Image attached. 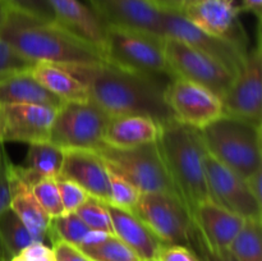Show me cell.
Segmentation results:
<instances>
[{"instance_id":"cell-1","label":"cell","mask_w":262,"mask_h":261,"mask_svg":"<svg viewBox=\"0 0 262 261\" xmlns=\"http://www.w3.org/2000/svg\"><path fill=\"white\" fill-rule=\"evenodd\" d=\"M61 67L87 87L90 101L109 117L146 115L160 125L174 119L165 102V87L170 79L127 71L106 61Z\"/></svg>"},{"instance_id":"cell-2","label":"cell","mask_w":262,"mask_h":261,"mask_svg":"<svg viewBox=\"0 0 262 261\" xmlns=\"http://www.w3.org/2000/svg\"><path fill=\"white\" fill-rule=\"evenodd\" d=\"M0 38L27 60L58 66L104 61L96 46L58 22H46L13 9H4Z\"/></svg>"},{"instance_id":"cell-3","label":"cell","mask_w":262,"mask_h":261,"mask_svg":"<svg viewBox=\"0 0 262 261\" xmlns=\"http://www.w3.org/2000/svg\"><path fill=\"white\" fill-rule=\"evenodd\" d=\"M171 182L189 211L211 199L205 174V150L199 129L173 119L160 125L156 140Z\"/></svg>"},{"instance_id":"cell-4","label":"cell","mask_w":262,"mask_h":261,"mask_svg":"<svg viewBox=\"0 0 262 261\" xmlns=\"http://www.w3.org/2000/svg\"><path fill=\"white\" fill-rule=\"evenodd\" d=\"M199 133L206 153L245 181L262 168L261 124L223 114Z\"/></svg>"},{"instance_id":"cell-5","label":"cell","mask_w":262,"mask_h":261,"mask_svg":"<svg viewBox=\"0 0 262 261\" xmlns=\"http://www.w3.org/2000/svg\"><path fill=\"white\" fill-rule=\"evenodd\" d=\"M102 58L127 71L171 78L165 56V37L145 31L106 26Z\"/></svg>"},{"instance_id":"cell-6","label":"cell","mask_w":262,"mask_h":261,"mask_svg":"<svg viewBox=\"0 0 262 261\" xmlns=\"http://www.w3.org/2000/svg\"><path fill=\"white\" fill-rule=\"evenodd\" d=\"M96 153L110 169L124 177L141 192H163L179 196L156 141L132 148L104 146Z\"/></svg>"},{"instance_id":"cell-7","label":"cell","mask_w":262,"mask_h":261,"mask_svg":"<svg viewBox=\"0 0 262 261\" xmlns=\"http://www.w3.org/2000/svg\"><path fill=\"white\" fill-rule=\"evenodd\" d=\"M109 119L92 101L63 102L55 112L49 142L63 150L99 151L105 146Z\"/></svg>"},{"instance_id":"cell-8","label":"cell","mask_w":262,"mask_h":261,"mask_svg":"<svg viewBox=\"0 0 262 261\" xmlns=\"http://www.w3.org/2000/svg\"><path fill=\"white\" fill-rule=\"evenodd\" d=\"M135 212L161 243L191 247L196 227L181 197L163 192H142Z\"/></svg>"},{"instance_id":"cell-9","label":"cell","mask_w":262,"mask_h":261,"mask_svg":"<svg viewBox=\"0 0 262 261\" xmlns=\"http://www.w3.org/2000/svg\"><path fill=\"white\" fill-rule=\"evenodd\" d=\"M165 56L170 77L206 87L222 100L234 81L235 76L227 67L176 38L165 37Z\"/></svg>"},{"instance_id":"cell-10","label":"cell","mask_w":262,"mask_h":261,"mask_svg":"<svg viewBox=\"0 0 262 261\" xmlns=\"http://www.w3.org/2000/svg\"><path fill=\"white\" fill-rule=\"evenodd\" d=\"M224 114L242 118L261 124L262 118V54L261 25L257 26V40L248 50L245 64L234 77L229 90L223 97Z\"/></svg>"},{"instance_id":"cell-11","label":"cell","mask_w":262,"mask_h":261,"mask_svg":"<svg viewBox=\"0 0 262 261\" xmlns=\"http://www.w3.org/2000/svg\"><path fill=\"white\" fill-rule=\"evenodd\" d=\"M165 102L174 119L201 129L224 114L217 95L194 82L171 77L165 87Z\"/></svg>"},{"instance_id":"cell-12","label":"cell","mask_w":262,"mask_h":261,"mask_svg":"<svg viewBox=\"0 0 262 261\" xmlns=\"http://www.w3.org/2000/svg\"><path fill=\"white\" fill-rule=\"evenodd\" d=\"M163 32L165 37L182 41L202 53L214 58L237 76L245 64L248 50H243L235 44L210 35L189 22L182 13L161 10Z\"/></svg>"},{"instance_id":"cell-13","label":"cell","mask_w":262,"mask_h":261,"mask_svg":"<svg viewBox=\"0 0 262 261\" xmlns=\"http://www.w3.org/2000/svg\"><path fill=\"white\" fill-rule=\"evenodd\" d=\"M205 174L214 201L243 219H261V202L251 192L247 182L205 153Z\"/></svg>"},{"instance_id":"cell-14","label":"cell","mask_w":262,"mask_h":261,"mask_svg":"<svg viewBox=\"0 0 262 261\" xmlns=\"http://www.w3.org/2000/svg\"><path fill=\"white\" fill-rule=\"evenodd\" d=\"M55 112L42 105H0V141L28 145L49 142Z\"/></svg>"},{"instance_id":"cell-15","label":"cell","mask_w":262,"mask_h":261,"mask_svg":"<svg viewBox=\"0 0 262 261\" xmlns=\"http://www.w3.org/2000/svg\"><path fill=\"white\" fill-rule=\"evenodd\" d=\"M239 13L235 0H199L186 5L182 14L205 32L248 50V37L238 18Z\"/></svg>"},{"instance_id":"cell-16","label":"cell","mask_w":262,"mask_h":261,"mask_svg":"<svg viewBox=\"0 0 262 261\" xmlns=\"http://www.w3.org/2000/svg\"><path fill=\"white\" fill-rule=\"evenodd\" d=\"M105 26L133 28L165 37L161 10L147 0H86Z\"/></svg>"},{"instance_id":"cell-17","label":"cell","mask_w":262,"mask_h":261,"mask_svg":"<svg viewBox=\"0 0 262 261\" xmlns=\"http://www.w3.org/2000/svg\"><path fill=\"white\" fill-rule=\"evenodd\" d=\"M59 177L78 184L89 196L110 204L109 168L96 151L64 150Z\"/></svg>"},{"instance_id":"cell-18","label":"cell","mask_w":262,"mask_h":261,"mask_svg":"<svg viewBox=\"0 0 262 261\" xmlns=\"http://www.w3.org/2000/svg\"><path fill=\"white\" fill-rule=\"evenodd\" d=\"M192 217L197 235L212 251L228 250L245 223L243 217L212 199L197 205L192 211Z\"/></svg>"},{"instance_id":"cell-19","label":"cell","mask_w":262,"mask_h":261,"mask_svg":"<svg viewBox=\"0 0 262 261\" xmlns=\"http://www.w3.org/2000/svg\"><path fill=\"white\" fill-rule=\"evenodd\" d=\"M42 105L58 110L63 101L46 90L30 69L0 72V105Z\"/></svg>"},{"instance_id":"cell-20","label":"cell","mask_w":262,"mask_h":261,"mask_svg":"<svg viewBox=\"0 0 262 261\" xmlns=\"http://www.w3.org/2000/svg\"><path fill=\"white\" fill-rule=\"evenodd\" d=\"M9 207L25 223L35 240L46 245V242L49 241L51 217L38 204L32 188L15 174L14 169H13V163H10L9 166Z\"/></svg>"},{"instance_id":"cell-21","label":"cell","mask_w":262,"mask_h":261,"mask_svg":"<svg viewBox=\"0 0 262 261\" xmlns=\"http://www.w3.org/2000/svg\"><path fill=\"white\" fill-rule=\"evenodd\" d=\"M58 23L96 46L102 55L106 26L81 0H48Z\"/></svg>"},{"instance_id":"cell-22","label":"cell","mask_w":262,"mask_h":261,"mask_svg":"<svg viewBox=\"0 0 262 261\" xmlns=\"http://www.w3.org/2000/svg\"><path fill=\"white\" fill-rule=\"evenodd\" d=\"M114 234L125 243L141 260H155L163 243L132 211L106 204Z\"/></svg>"},{"instance_id":"cell-23","label":"cell","mask_w":262,"mask_h":261,"mask_svg":"<svg viewBox=\"0 0 262 261\" xmlns=\"http://www.w3.org/2000/svg\"><path fill=\"white\" fill-rule=\"evenodd\" d=\"M160 124L146 115L110 117L104 135L105 146L115 148H132L155 142Z\"/></svg>"},{"instance_id":"cell-24","label":"cell","mask_w":262,"mask_h":261,"mask_svg":"<svg viewBox=\"0 0 262 261\" xmlns=\"http://www.w3.org/2000/svg\"><path fill=\"white\" fill-rule=\"evenodd\" d=\"M63 148L53 145L51 142L32 143L28 147L25 164H13V169L26 184L32 187L41 179L58 178L63 165Z\"/></svg>"},{"instance_id":"cell-25","label":"cell","mask_w":262,"mask_h":261,"mask_svg":"<svg viewBox=\"0 0 262 261\" xmlns=\"http://www.w3.org/2000/svg\"><path fill=\"white\" fill-rule=\"evenodd\" d=\"M30 72L46 90L63 102L90 101L87 87L64 67L38 61L30 68Z\"/></svg>"},{"instance_id":"cell-26","label":"cell","mask_w":262,"mask_h":261,"mask_svg":"<svg viewBox=\"0 0 262 261\" xmlns=\"http://www.w3.org/2000/svg\"><path fill=\"white\" fill-rule=\"evenodd\" d=\"M78 248L90 261H142L115 234L96 232Z\"/></svg>"},{"instance_id":"cell-27","label":"cell","mask_w":262,"mask_h":261,"mask_svg":"<svg viewBox=\"0 0 262 261\" xmlns=\"http://www.w3.org/2000/svg\"><path fill=\"white\" fill-rule=\"evenodd\" d=\"M36 242L25 223L9 206L0 212V246L10 258Z\"/></svg>"},{"instance_id":"cell-28","label":"cell","mask_w":262,"mask_h":261,"mask_svg":"<svg viewBox=\"0 0 262 261\" xmlns=\"http://www.w3.org/2000/svg\"><path fill=\"white\" fill-rule=\"evenodd\" d=\"M228 250L238 261H262L261 219H245Z\"/></svg>"},{"instance_id":"cell-29","label":"cell","mask_w":262,"mask_h":261,"mask_svg":"<svg viewBox=\"0 0 262 261\" xmlns=\"http://www.w3.org/2000/svg\"><path fill=\"white\" fill-rule=\"evenodd\" d=\"M96 232L90 229L76 212H66L58 217H51L49 241H64V242L81 247L89 242Z\"/></svg>"},{"instance_id":"cell-30","label":"cell","mask_w":262,"mask_h":261,"mask_svg":"<svg viewBox=\"0 0 262 261\" xmlns=\"http://www.w3.org/2000/svg\"><path fill=\"white\" fill-rule=\"evenodd\" d=\"M82 222L94 232H101L105 234H114L112 217L105 202L89 196L86 201L76 210Z\"/></svg>"},{"instance_id":"cell-31","label":"cell","mask_w":262,"mask_h":261,"mask_svg":"<svg viewBox=\"0 0 262 261\" xmlns=\"http://www.w3.org/2000/svg\"><path fill=\"white\" fill-rule=\"evenodd\" d=\"M109 168V166H107ZM110 181V204L119 209L133 211L142 192L136 188L130 182L119 173L109 168Z\"/></svg>"},{"instance_id":"cell-32","label":"cell","mask_w":262,"mask_h":261,"mask_svg":"<svg viewBox=\"0 0 262 261\" xmlns=\"http://www.w3.org/2000/svg\"><path fill=\"white\" fill-rule=\"evenodd\" d=\"M31 188H32L35 197L37 199L38 204L42 206V209L45 210L49 216L58 217L66 214L55 179H41L40 182L33 184Z\"/></svg>"},{"instance_id":"cell-33","label":"cell","mask_w":262,"mask_h":261,"mask_svg":"<svg viewBox=\"0 0 262 261\" xmlns=\"http://www.w3.org/2000/svg\"><path fill=\"white\" fill-rule=\"evenodd\" d=\"M4 9H13L46 22H58L48 0H0Z\"/></svg>"},{"instance_id":"cell-34","label":"cell","mask_w":262,"mask_h":261,"mask_svg":"<svg viewBox=\"0 0 262 261\" xmlns=\"http://www.w3.org/2000/svg\"><path fill=\"white\" fill-rule=\"evenodd\" d=\"M55 181L66 212H74L89 197L86 191L74 182L60 178V177H58Z\"/></svg>"},{"instance_id":"cell-35","label":"cell","mask_w":262,"mask_h":261,"mask_svg":"<svg viewBox=\"0 0 262 261\" xmlns=\"http://www.w3.org/2000/svg\"><path fill=\"white\" fill-rule=\"evenodd\" d=\"M156 261H201L196 251L186 245H166L163 243Z\"/></svg>"},{"instance_id":"cell-36","label":"cell","mask_w":262,"mask_h":261,"mask_svg":"<svg viewBox=\"0 0 262 261\" xmlns=\"http://www.w3.org/2000/svg\"><path fill=\"white\" fill-rule=\"evenodd\" d=\"M33 61L27 60L18 55L10 46H8L0 38V72L15 71V69H30L33 67Z\"/></svg>"},{"instance_id":"cell-37","label":"cell","mask_w":262,"mask_h":261,"mask_svg":"<svg viewBox=\"0 0 262 261\" xmlns=\"http://www.w3.org/2000/svg\"><path fill=\"white\" fill-rule=\"evenodd\" d=\"M10 159L5 151L4 146L0 147V212L9 206L10 188H9V166Z\"/></svg>"},{"instance_id":"cell-38","label":"cell","mask_w":262,"mask_h":261,"mask_svg":"<svg viewBox=\"0 0 262 261\" xmlns=\"http://www.w3.org/2000/svg\"><path fill=\"white\" fill-rule=\"evenodd\" d=\"M9 261H55L53 256V250L48 245L36 242L28 246L27 248L13 256Z\"/></svg>"},{"instance_id":"cell-39","label":"cell","mask_w":262,"mask_h":261,"mask_svg":"<svg viewBox=\"0 0 262 261\" xmlns=\"http://www.w3.org/2000/svg\"><path fill=\"white\" fill-rule=\"evenodd\" d=\"M196 227V225H194ZM191 247L196 251L201 261H238L234 256L230 253L229 250H220L212 251L207 248L204 243L201 242L200 237L197 235V232H194L193 240H192Z\"/></svg>"},{"instance_id":"cell-40","label":"cell","mask_w":262,"mask_h":261,"mask_svg":"<svg viewBox=\"0 0 262 261\" xmlns=\"http://www.w3.org/2000/svg\"><path fill=\"white\" fill-rule=\"evenodd\" d=\"M51 250L55 261H90L78 247L64 241H54L51 243Z\"/></svg>"},{"instance_id":"cell-41","label":"cell","mask_w":262,"mask_h":261,"mask_svg":"<svg viewBox=\"0 0 262 261\" xmlns=\"http://www.w3.org/2000/svg\"><path fill=\"white\" fill-rule=\"evenodd\" d=\"M151 4L155 5L160 10H168V12H177L183 13L184 0H147Z\"/></svg>"},{"instance_id":"cell-42","label":"cell","mask_w":262,"mask_h":261,"mask_svg":"<svg viewBox=\"0 0 262 261\" xmlns=\"http://www.w3.org/2000/svg\"><path fill=\"white\" fill-rule=\"evenodd\" d=\"M247 184L248 187H250L251 192L253 193V196L257 199V201H260L262 204V168L258 169V170H256L255 173L252 174V176L250 177V178L247 179Z\"/></svg>"},{"instance_id":"cell-43","label":"cell","mask_w":262,"mask_h":261,"mask_svg":"<svg viewBox=\"0 0 262 261\" xmlns=\"http://www.w3.org/2000/svg\"><path fill=\"white\" fill-rule=\"evenodd\" d=\"M239 7L241 12L251 13L257 18L258 22H261L262 15V0H242Z\"/></svg>"},{"instance_id":"cell-44","label":"cell","mask_w":262,"mask_h":261,"mask_svg":"<svg viewBox=\"0 0 262 261\" xmlns=\"http://www.w3.org/2000/svg\"><path fill=\"white\" fill-rule=\"evenodd\" d=\"M10 257L5 253V251L3 250L2 246H0V261H9Z\"/></svg>"},{"instance_id":"cell-45","label":"cell","mask_w":262,"mask_h":261,"mask_svg":"<svg viewBox=\"0 0 262 261\" xmlns=\"http://www.w3.org/2000/svg\"><path fill=\"white\" fill-rule=\"evenodd\" d=\"M3 14H4V8H3V4H2V2H0V23H2V19H3Z\"/></svg>"},{"instance_id":"cell-46","label":"cell","mask_w":262,"mask_h":261,"mask_svg":"<svg viewBox=\"0 0 262 261\" xmlns=\"http://www.w3.org/2000/svg\"><path fill=\"white\" fill-rule=\"evenodd\" d=\"M199 2V0H184V4L189 5V4H193V3Z\"/></svg>"},{"instance_id":"cell-47","label":"cell","mask_w":262,"mask_h":261,"mask_svg":"<svg viewBox=\"0 0 262 261\" xmlns=\"http://www.w3.org/2000/svg\"><path fill=\"white\" fill-rule=\"evenodd\" d=\"M3 145H4V143H2V141H0V147H2Z\"/></svg>"},{"instance_id":"cell-48","label":"cell","mask_w":262,"mask_h":261,"mask_svg":"<svg viewBox=\"0 0 262 261\" xmlns=\"http://www.w3.org/2000/svg\"><path fill=\"white\" fill-rule=\"evenodd\" d=\"M142 261H156V260H142Z\"/></svg>"}]
</instances>
